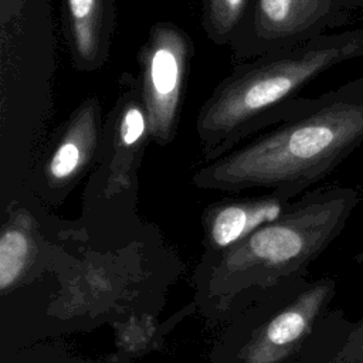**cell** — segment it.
I'll return each instance as SVG.
<instances>
[{
	"label": "cell",
	"mask_w": 363,
	"mask_h": 363,
	"mask_svg": "<svg viewBox=\"0 0 363 363\" xmlns=\"http://www.w3.org/2000/svg\"><path fill=\"white\" fill-rule=\"evenodd\" d=\"M30 250L26 218L18 217L9 224L0 238V288L6 289L20 275Z\"/></svg>",
	"instance_id": "cell-10"
},
{
	"label": "cell",
	"mask_w": 363,
	"mask_h": 363,
	"mask_svg": "<svg viewBox=\"0 0 363 363\" xmlns=\"http://www.w3.org/2000/svg\"><path fill=\"white\" fill-rule=\"evenodd\" d=\"M356 261H357L360 265H363V241H362V250H360V252L356 255Z\"/></svg>",
	"instance_id": "cell-13"
},
{
	"label": "cell",
	"mask_w": 363,
	"mask_h": 363,
	"mask_svg": "<svg viewBox=\"0 0 363 363\" xmlns=\"http://www.w3.org/2000/svg\"><path fill=\"white\" fill-rule=\"evenodd\" d=\"M152 142L147 115L138 78L123 74L121 94L106 121L99 157L108 194L122 191L136 182L146 145Z\"/></svg>",
	"instance_id": "cell-5"
},
{
	"label": "cell",
	"mask_w": 363,
	"mask_h": 363,
	"mask_svg": "<svg viewBox=\"0 0 363 363\" xmlns=\"http://www.w3.org/2000/svg\"><path fill=\"white\" fill-rule=\"evenodd\" d=\"M333 350L328 353L325 363H363V316L353 322L342 311L330 315Z\"/></svg>",
	"instance_id": "cell-11"
},
{
	"label": "cell",
	"mask_w": 363,
	"mask_h": 363,
	"mask_svg": "<svg viewBox=\"0 0 363 363\" xmlns=\"http://www.w3.org/2000/svg\"><path fill=\"white\" fill-rule=\"evenodd\" d=\"M343 4L349 11L363 9V0H343Z\"/></svg>",
	"instance_id": "cell-12"
},
{
	"label": "cell",
	"mask_w": 363,
	"mask_h": 363,
	"mask_svg": "<svg viewBox=\"0 0 363 363\" xmlns=\"http://www.w3.org/2000/svg\"><path fill=\"white\" fill-rule=\"evenodd\" d=\"M62 37L72 67L99 71L108 61L116 28L115 0H62Z\"/></svg>",
	"instance_id": "cell-7"
},
{
	"label": "cell",
	"mask_w": 363,
	"mask_h": 363,
	"mask_svg": "<svg viewBox=\"0 0 363 363\" xmlns=\"http://www.w3.org/2000/svg\"><path fill=\"white\" fill-rule=\"evenodd\" d=\"M360 57L363 28H354L234 62L196 118L203 163L299 113L308 101L299 96L301 89L332 67Z\"/></svg>",
	"instance_id": "cell-2"
},
{
	"label": "cell",
	"mask_w": 363,
	"mask_h": 363,
	"mask_svg": "<svg viewBox=\"0 0 363 363\" xmlns=\"http://www.w3.org/2000/svg\"><path fill=\"white\" fill-rule=\"evenodd\" d=\"M363 143V75L308 98L295 116L247 139L193 174L196 187L269 189L289 199L332 173Z\"/></svg>",
	"instance_id": "cell-1"
},
{
	"label": "cell",
	"mask_w": 363,
	"mask_h": 363,
	"mask_svg": "<svg viewBox=\"0 0 363 363\" xmlns=\"http://www.w3.org/2000/svg\"><path fill=\"white\" fill-rule=\"evenodd\" d=\"M193 57L191 37L173 21L152 24L139 50L138 84L150 140L159 146L174 140Z\"/></svg>",
	"instance_id": "cell-3"
},
{
	"label": "cell",
	"mask_w": 363,
	"mask_h": 363,
	"mask_svg": "<svg viewBox=\"0 0 363 363\" xmlns=\"http://www.w3.org/2000/svg\"><path fill=\"white\" fill-rule=\"evenodd\" d=\"M289 197L271 190L258 197L228 200L208 211V235L214 245L228 247L245 240L258 228L278 220L291 204Z\"/></svg>",
	"instance_id": "cell-8"
},
{
	"label": "cell",
	"mask_w": 363,
	"mask_h": 363,
	"mask_svg": "<svg viewBox=\"0 0 363 363\" xmlns=\"http://www.w3.org/2000/svg\"><path fill=\"white\" fill-rule=\"evenodd\" d=\"M104 135L98 96L85 98L54 133L40 163V176L54 196L69 191L99 157Z\"/></svg>",
	"instance_id": "cell-6"
},
{
	"label": "cell",
	"mask_w": 363,
	"mask_h": 363,
	"mask_svg": "<svg viewBox=\"0 0 363 363\" xmlns=\"http://www.w3.org/2000/svg\"><path fill=\"white\" fill-rule=\"evenodd\" d=\"M251 0H201V27L216 45L233 43Z\"/></svg>",
	"instance_id": "cell-9"
},
{
	"label": "cell",
	"mask_w": 363,
	"mask_h": 363,
	"mask_svg": "<svg viewBox=\"0 0 363 363\" xmlns=\"http://www.w3.org/2000/svg\"><path fill=\"white\" fill-rule=\"evenodd\" d=\"M350 14L343 0H251L230 44L233 61L298 47L345 26Z\"/></svg>",
	"instance_id": "cell-4"
}]
</instances>
